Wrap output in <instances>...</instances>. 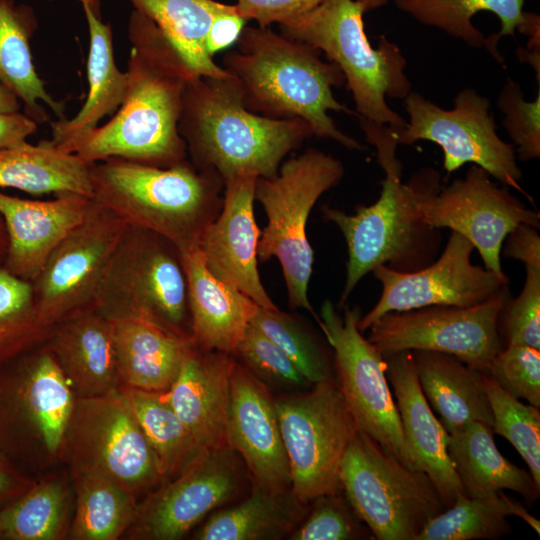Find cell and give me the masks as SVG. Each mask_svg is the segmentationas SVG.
I'll return each mask as SVG.
<instances>
[{"label": "cell", "instance_id": "1", "mask_svg": "<svg viewBox=\"0 0 540 540\" xmlns=\"http://www.w3.org/2000/svg\"><path fill=\"white\" fill-rule=\"evenodd\" d=\"M130 54L123 101L106 124L59 149L87 163L109 158L171 167L187 158L178 123L183 95L196 75L162 31L133 10L128 21Z\"/></svg>", "mask_w": 540, "mask_h": 540}, {"label": "cell", "instance_id": "2", "mask_svg": "<svg viewBox=\"0 0 540 540\" xmlns=\"http://www.w3.org/2000/svg\"><path fill=\"white\" fill-rule=\"evenodd\" d=\"M366 140L377 151L385 177L379 198L359 205L355 213L324 206V218L342 232L348 250L346 280L339 306L356 285L381 265L400 272H413L432 263L441 246L440 229L423 219L422 205L441 189L440 174L425 167L402 180V165L396 158L398 142L389 126L358 117Z\"/></svg>", "mask_w": 540, "mask_h": 540}, {"label": "cell", "instance_id": "3", "mask_svg": "<svg viewBox=\"0 0 540 540\" xmlns=\"http://www.w3.org/2000/svg\"><path fill=\"white\" fill-rule=\"evenodd\" d=\"M318 50L269 27H245L236 49L223 56V68L242 91L245 107L272 119H301L313 136L331 139L350 150H364L337 128L329 111L353 114L333 95L345 84L341 70Z\"/></svg>", "mask_w": 540, "mask_h": 540}, {"label": "cell", "instance_id": "4", "mask_svg": "<svg viewBox=\"0 0 540 540\" xmlns=\"http://www.w3.org/2000/svg\"><path fill=\"white\" fill-rule=\"evenodd\" d=\"M178 129L191 163L224 182L242 173L274 176L287 155L313 136L301 119H272L248 110L231 75L190 78Z\"/></svg>", "mask_w": 540, "mask_h": 540}, {"label": "cell", "instance_id": "5", "mask_svg": "<svg viewBox=\"0 0 540 540\" xmlns=\"http://www.w3.org/2000/svg\"><path fill=\"white\" fill-rule=\"evenodd\" d=\"M93 199L131 227L191 248L219 214L224 181L190 161L157 167L119 158L91 164Z\"/></svg>", "mask_w": 540, "mask_h": 540}, {"label": "cell", "instance_id": "6", "mask_svg": "<svg viewBox=\"0 0 540 540\" xmlns=\"http://www.w3.org/2000/svg\"><path fill=\"white\" fill-rule=\"evenodd\" d=\"M362 6L356 0H324L312 10L281 24L280 34L324 52L344 75L356 116L392 128L406 121L386 98L404 99L411 92L406 58L384 35L374 48L364 30Z\"/></svg>", "mask_w": 540, "mask_h": 540}, {"label": "cell", "instance_id": "7", "mask_svg": "<svg viewBox=\"0 0 540 540\" xmlns=\"http://www.w3.org/2000/svg\"><path fill=\"white\" fill-rule=\"evenodd\" d=\"M342 162L316 148L284 160L272 177H259L255 199L263 207L267 224L260 232L258 260L278 259L285 280L288 304L308 311L322 322L308 299L314 253L306 235L312 208L325 192L343 178Z\"/></svg>", "mask_w": 540, "mask_h": 540}, {"label": "cell", "instance_id": "8", "mask_svg": "<svg viewBox=\"0 0 540 540\" xmlns=\"http://www.w3.org/2000/svg\"><path fill=\"white\" fill-rule=\"evenodd\" d=\"M342 492L378 540H415L447 506L424 471L403 465L358 429L340 465Z\"/></svg>", "mask_w": 540, "mask_h": 540}, {"label": "cell", "instance_id": "9", "mask_svg": "<svg viewBox=\"0 0 540 540\" xmlns=\"http://www.w3.org/2000/svg\"><path fill=\"white\" fill-rule=\"evenodd\" d=\"M109 319L141 317L183 336L189 318L187 280L179 248L150 230L131 227L92 304Z\"/></svg>", "mask_w": 540, "mask_h": 540}, {"label": "cell", "instance_id": "10", "mask_svg": "<svg viewBox=\"0 0 540 540\" xmlns=\"http://www.w3.org/2000/svg\"><path fill=\"white\" fill-rule=\"evenodd\" d=\"M291 489L304 503L342 492L340 465L359 429L335 381L275 399Z\"/></svg>", "mask_w": 540, "mask_h": 540}, {"label": "cell", "instance_id": "11", "mask_svg": "<svg viewBox=\"0 0 540 540\" xmlns=\"http://www.w3.org/2000/svg\"><path fill=\"white\" fill-rule=\"evenodd\" d=\"M358 306L343 315L326 300L320 313L321 331L333 352L335 382L360 430L377 441L403 465L423 471L406 441L383 354L358 328Z\"/></svg>", "mask_w": 540, "mask_h": 540}, {"label": "cell", "instance_id": "12", "mask_svg": "<svg viewBox=\"0 0 540 540\" xmlns=\"http://www.w3.org/2000/svg\"><path fill=\"white\" fill-rule=\"evenodd\" d=\"M404 104L408 122L401 128L390 127L398 144L419 140L433 142L443 150V168L447 175L471 163L533 202L520 184L522 171L514 146L496 132L488 98L473 88H465L455 96L453 108L444 109L411 91L404 98Z\"/></svg>", "mask_w": 540, "mask_h": 540}, {"label": "cell", "instance_id": "13", "mask_svg": "<svg viewBox=\"0 0 540 540\" xmlns=\"http://www.w3.org/2000/svg\"><path fill=\"white\" fill-rule=\"evenodd\" d=\"M64 442L75 472L103 475L134 495L164 482L122 388L75 399Z\"/></svg>", "mask_w": 540, "mask_h": 540}, {"label": "cell", "instance_id": "14", "mask_svg": "<svg viewBox=\"0 0 540 540\" xmlns=\"http://www.w3.org/2000/svg\"><path fill=\"white\" fill-rule=\"evenodd\" d=\"M130 226L94 199L83 219L51 252L31 283L36 311L52 327L92 306Z\"/></svg>", "mask_w": 540, "mask_h": 540}, {"label": "cell", "instance_id": "15", "mask_svg": "<svg viewBox=\"0 0 540 540\" xmlns=\"http://www.w3.org/2000/svg\"><path fill=\"white\" fill-rule=\"evenodd\" d=\"M509 289L469 307L428 306L381 316L368 340L383 354L427 350L453 355L487 373L503 344L497 322Z\"/></svg>", "mask_w": 540, "mask_h": 540}, {"label": "cell", "instance_id": "16", "mask_svg": "<svg viewBox=\"0 0 540 540\" xmlns=\"http://www.w3.org/2000/svg\"><path fill=\"white\" fill-rule=\"evenodd\" d=\"M474 246L451 231L444 250L432 263L413 272L381 265L372 273L382 285L374 307L358 322L364 333L381 316L428 306L469 307L486 302L509 289V277L471 261Z\"/></svg>", "mask_w": 540, "mask_h": 540}, {"label": "cell", "instance_id": "17", "mask_svg": "<svg viewBox=\"0 0 540 540\" xmlns=\"http://www.w3.org/2000/svg\"><path fill=\"white\" fill-rule=\"evenodd\" d=\"M491 178L472 164L462 178L424 201L422 215L429 226L448 228L465 237L486 269L503 274L500 255L506 237L521 224L538 229L540 214Z\"/></svg>", "mask_w": 540, "mask_h": 540}, {"label": "cell", "instance_id": "18", "mask_svg": "<svg viewBox=\"0 0 540 540\" xmlns=\"http://www.w3.org/2000/svg\"><path fill=\"white\" fill-rule=\"evenodd\" d=\"M238 455L228 447L204 450L142 504L130 528L138 538L176 540L229 501L241 486Z\"/></svg>", "mask_w": 540, "mask_h": 540}, {"label": "cell", "instance_id": "19", "mask_svg": "<svg viewBox=\"0 0 540 540\" xmlns=\"http://www.w3.org/2000/svg\"><path fill=\"white\" fill-rule=\"evenodd\" d=\"M258 177L235 175L224 182L222 208L203 232L197 248L208 270L258 306L277 309L258 273L260 229L254 215Z\"/></svg>", "mask_w": 540, "mask_h": 540}, {"label": "cell", "instance_id": "20", "mask_svg": "<svg viewBox=\"0 0 540 540\" xmlns=\"http://www.w3.org/2000/svg\"><path fill=\"white\" fill-rule=\"evenodd\" d=\"M226 446L243 460L253 485L270 491L291 488L275 399L263 381L235 358Z\"/></svg>", "mask_w": 540, "mask_h": 540}, {"label": "cell", "instance_id": "21", "mask_svg": "<svg viewBox=\"0 0 540 540\" xmlns=\"http://www.w3.org/2000/svg\"><path fill=\"white\" fill-rule=\"evenodd\" d=\"M93 198L63 193L52 200L23 199L0 191L8 249L4 269L32 283L56 246L85 218Z\"/></svg>", "mask_w": 540, "mask_h": 540}, {"label": "cell", "instance_id": "22", "mask_svg": "<svg viewBox=\"0 0 540 540\" xmlns=\"http://www.w3.org/2000/svg\"><path fill=\"white\" fill-rule=\"evenodd\" d=\"M234 357L193 343L164 392L169 404L203 449L226 446Z\"/></svg>", "mask_w": 540, "mask_h": 540}, {"label": "cell", "instance_id": "23", "mask_svg": "<svg viewBox=\"0 0 540 540\" xmlns=\"http://www.w3.org/2000/svg\"><path fill=\"white\" fill-rule=\"evenodd\" d=\"M383 356L406 441L448 508L465 494L448 455V433L420 388L412 352Z\"/></svg>", "mask_w": 540, "mask_h": 540}, {"label": "cell", "instance_id": "24", "mask_svg": "<svg viewBox=\"0 0 540 540\" xmlns=\"http://www.w3.org/2000/svg\"><path fill=\"white\" fill-rule=\"evenodd\" d=\"M50 353L78 397L107 394L120 388L113 326L93 306L52 326Z\"/></svg>", "mask_w": 540, "mask_h": 540}, {"label": "cell", "instance_id": "25", "mask_svg": "<svg viewBox=\"0 0 540 540\" xmlns=\"http://www.w3.org/2000/svg\"><path fill=\"white\" fill-rule=\"evenodd\" d=\"M179 250L187 280L192 343L204 350L233 355L258 305L216 278L197 246Z\"/></svg>", "mask_w": 540, "mask_h": 540}, {"label": "cell", "instance_id": "26", "mask_svg": "<svg viewBox=\"0 0 540 540\" xmlns=\"http://www.w3.org/2000/svg\"><path fill=\"white\" fill-rule=\"evenodd\" d=\"M110 320L122 383L148 392L168 391L192 345L190 337L146 318Z\"/></svg>", "mask_w": 540, "mask_h": 540}, {"label": "cell", "instance_id": "27", "mask_svg": "<svg viewBox=\"0 0 540 540\" xmlns=\"http://www.w3.org/2000/svg\"><path fill=\"white\" fill-rule=\"evenodd\" d=\"M525 0H394L418 22L436 27L473 48L485 47L500 64L497 49L503 36L515 37L525 22Z\"/></svg>", "mask_w": 540, "mask_h": 540}, {"label": "cell", "instance_id": "28", "mask_svg": "<svg viewBox=\"0 0 540 540\" xmlns=\"http://www.w3.org/2000/svg\"><path fill=\"white\" fill-rule=\"evenodd\" d=\"M447 451L466 496L484 498L500 491L520 494L531 506L540 487L530 472L508 461L498 450L492 427L468 422L448 434Z\"/></svg>", "mask_w": 540, "mask_h": 540}, {"label": "cell", "instance_id": "29", "mask_svg": "<svg viewBox=\"0 0 540 540\" xmlns=\"http://www.w3.org/2000/svg\"><path fill=\"white\" fill-rule=\"evenodd\" d=\"M411 352L420 388L448 434L472 421L492 427V411L482 384L483 372L450 354Z\"/></svg>", "mask_w": 540, "mask_h": 540}, {"label": "cell", "instance_id": "30", "mask_svg": "<svg viewBox=\"0 0 540 540\" xmlns=\"http://www.w3.org/2000/svg\"><path fill=\"white\" fill-rule=\"evenodd\" d=\"M82 5L89 30V91L84 105L73 118L50 123L51 139L47 142L58 149L96 128L105 116L114 115L126 91V72L120 71L115 63L111 25L102 22L99 0H86Z\"/></svg>", "mask_w": 540, "mask_h": 540}, {"label": "cell", "instance_id": "31", "mask_svg": "<svg viewBox=\"0 0 540 540\" xmlns=\"http://www.w3.org/2000/svg\"><path fill=\"white\" fill-rule=\"evenodd\" d=\"M37 28L32 7L0 0V83L23 103L25 115L44 124L49 114L42 103L59 119L66 117L64 103L49 94L33 63L30 40Z\"/></svg>", "mask_w": 540, "mask_h": 540}, {"label": "cell", "instance_id": "32", "mask_svg": "<svg viewBox=\"0 0 540 540\" xmlns=\"http://www.w3.org/2000/svg\"><path fill=\"white\" fill-rule=\"evenodd\" d=\"M0 188L32 195L76 193L93 198L91 164L42 140L0 148Z\"/></svg>", "mask_w": 540, "mask_h": 540}, {"label": "cell", "instance_id": "33", "mask_svg": "<svg viewBox=\"0 0 540 540\" xmlns=\"http://www.w3.org/2000/svg\"><path fill=\"white\" fill-rule=\"evenodd\" d=\"M291 488L270 491L253 485L236 506L213 513L195 534L198 540H278L289 536L309 512Z\"/></svg>", "mask_w": 540, "mask_h": 540}, {"label": "cell", "instance_id": "34", "mask_svg": "<svg viewBox=\"0 0 540 540\" xmlns=\"http://www.w3.org/2000/svg\"><path fill=\"white\" fill-rule=\"evenodd\" d=\"M162 31L198 76L224 78L230 74L206 49L214 16L230 5L215 0H127Z\"/></svg>", "mask_w": 540, "mask_h": 540}, {"label": "cell", "instance_id": "35", "mask_svg": "<svg viewBox=\"0 0 540 540\" xmlns=\"http://www.w3.org/2000/svg\"><path fill=\"white\" fill-rule=\"evenodd\" d=\"M508 516H517L540 533V521L504 491L474 498L460 494L455 502L430 519L415 540L499 539L511 532Z\"/></svg>", "mask_w": 540, "mask_h": 540}, {"label": "cell", "instance_id": "36", "mask_svg": "<svg viewBox=\"0 0 540 540\" xmlns=\"http://www.w3.org/2000/svg\"><path fill=\"white\" fill-rule=\"evenodd\" d=\"M122 389L155 454L164 481L175 478L206 450L196 442L164 393Z\"/></svg>", "mask_w": 540, "mask_h": 540}, {"label": "cell", "instance_id": "37", "mask_svg": "<svg viewBox=\"0 0 540 540\" xmlns=\"http://www.w3.org/2000/svg\"><path fill=\"white\" fill-rule=\"evenodd\" d=\"M77 502L71 536L77 540H115L137 514L134 494L111 479L76 472Z\"/></svg>", "mask_w": 540, "mask_h": 540}, {"label": "cell", "instance_id": "38", "mask_svg": "<svg viewBox=\"0 0 540 540\" xmlns=\"http://www.w3.org/2000/svg\"><path fill=\"white\" fill-rule=\"evenodd\" d=\"M68 493L60 481L40 483L0 510V539L54 540L62 535Z\"/></svg>", "mask_w": 540, "mask_h": 540}, {"label": "cell", "instance_id": "39", "mask_svg": "<svg viewBox=\"0 0 540 540\" xmlns=\"http://www.w3.org/2000/svg\"><path fill=\"white\" fill-rule=\"evenodd\" d=\"M251 324L288 356L310 385L335 381L333 352L299 318L258 306Z\"/></svg>", "mask_w": 540, "mask_h": 540}, {"label": "cell", "instance_id": "40", "mask_svg": "<svg viewBox=\"0 0 540 540\" xmlns=\"http://www.w3.org/2000/svg\"><path fill=\"white\" fill-rule=\"evenodd\" d=\"M36 311L33 287L0 269V368L22 357L49 336Z\"/></svg>", "mask_w": 540, "mask_h": 540}, {"label": "cell", "instance_id": "41", "mask_svg": "<svg viewBox=\"0 0 540 540\" xmlns=\"http://www.w3.org/2000/svg\"><path fill=\"white\" fill-rule=\"evenodd\" d=\"M482 384L492 411L494 434L504 437L512 444L540 487L539 408L523 404L512 397L485 373H482Z\"/></svg>", "mask_w": 540, "mask_h": 540}, {"label": "cell", "instance_id": "42", "mask_svg": "<svg viewBox=\"0 0 540 540\" xmlns=\"http://www.w3.org/2000/svg\"><path fill=\"white\" fill-rule=\"evenodd\" d=\"M304 520L289 535L291 540L375 539L347 498L340 493L324 494L313 501Z\"/></svg>", "mask_w": 540, "mask_h": 540}, {"label": "cell", "instance_id": "43", "mask_svg": "<svg viewBox=\"0 0 540 540\" xmlns=\"http://www.w3.org/2000/svg\"><path fill=\"white\" fill-rule=\"evenodd\" d=\"M524 286L515 298L504 303L497 322L503 344L540 349V266H525Z\"/></svg>", "mask_w": 540, "mask_h": 540}, {"label": "cell", "instance_id": "44", "mask_svg": "<svg viewBox=\"0 0 540 540\" xmlns=\"http://www.w3.org/2000/svg\"><path fill=\"white\" fill-rule=\"evenodd\" d=\"M497 105L503 114L502 124L522 161L540 157V90L533 101L524 98L520 84L508 80L502 87Z\"/></svg>", "mask_w": 540, "mask_h": 540}, {"label": "cell", "instance_id": "45", "mask_svg": "<svg viewBox=\"0 0 540 540\" xmlns=\"http://www.w3.org/2000/svg\"><path fill=\"white\" fill-rule=\"evenodd\" d=\"M486 374L512 397L540 407V349L506 345L492 359Z\"/></svg>", "mask_w": 540, "mask_h": 540}, {"label": "cell", "instance_id": "46", "mask_svg": "<svg viewBox=\"0 0 540 540\" xmlns=\"http://www.w3.org/2000/svg\"><path fill=\"white\" fill-rule=\"evenodd\" d=\"M232 356L261 380L293 386L309 385L288 356L251 323Z\"/></svg>", "mask_w": 540, "mask_h": 540}, {"label": "cell", "instance_id": "47", "mask_svg": "<svg viewBox=\"0 0 540 540\" xmlns=\"http://www.w3.org/2000/svg\"><path fill=\"white\" fill-rule=\"evenodd\" d=\"M324 0H237L238 12L247 20H255L260 27L302 15L317 7Z\"/></svg>", "mask_w": 540, "mask_h": 540}, {"label": "cell", "instance_id": "48", "mask_svg": "<svg viewBox=\"0 0 540 540\" xmlns=\"http://www.w3.org/2000/svg\"><path fill=\"white\" fill-rule=\"evenodd\" d=\"M247 21L240 15L236 5H230L227 10L216 14L206 37L208 54L213 58L216 53L236 44Z\"/></svg>", "mask_w": 540, "mask_h": 540}, {"label": "cell", "instance_id": "49", "mask_svg": "<svg viewBox=\"0 0 540 540\" xmlns=\"http://www.w3.org/2000/svg\"><path fill=\"white\" fill-rule=\"evenodd\" d=\"M501 252L524 266H540V236L537 229L521 224L506 237Z\"/></svg>", "mask_w": 540, "mask_h": 540}, {"label": "cell", "instance_id": "50", "mask_svg": "<svg viewBox=\"0 0 540 540\" xmlns=\"http://www.w3.org/2000/svg\"><path fill=\"white\" fill-rule=\"evenodd\" d=\"M38 124L25 114L0 113V148L13 146L33 135Z\"/></svg>", "mask_w": 540, "mask_h": 540}, {"label": "cell", "instance_id": "51", "mask_svg": "<svg viewBox=\"0 0 540 540\" xmlns=\"http://www.w3.org/2000/svg\"><path fill=\"white\" fill-rule=\"evenodd\" d=\"M26 487L28 483L0 459V503L23 494L28 490Z\"/></svg>", "mask_w": 540, "mask_h": 540}, {"label": "cell", "instance_id": "52", "mask_svg": "<svg viewBox=\"0 0 540 540\" xmlns=\"http://www.w3.org/2000/svg\"><path fill=\"white\" fill-rule=\"evenodd\" d=\"M19 109L18 97L0 83V113H15Z\"/></svg>", "mask_w": 540, "mask_h": 540}, {"label": "cell", "instance_id": "53", "mask_svg": "<svg viewBox=\"0 0 540 540\" xmlns=\"http://www.w3.org/2000/svg\"><path fill=\"white\" fill-rule=\"evenodd\" d=\"M8 249V237L4 220L0 214V269L4 267Z\"/></svg>", "mask_w": 540, "mask_h": 540}, {"label": "cell", "instance_id": "54", "mask_svg": "<svg viewBox=\"0 0 540 540\" xmlns=\"http://www.w3.org/2000/svg\"><path fill=\"white\" fill-rule=\"evenodd\" d=\"M363 8L364 12L373 10L387 4L390 0H356Z\"/></svg>", "mask_w": 540, "mask_h": 540}, {"label": "cell", "instance_id": "55", "mask_svg": "<svg viewBox=\"0 0 540 540\" xmlns=\"http://www.w3.org/2000/svg\"><path fill=\"white\" fill-rule=\"evenodd\" d=\"M48 1H53V0H48ZM78 1L82 4V3L85 2L86 0H78Z\"/></svg>", "mask_w": 540, "mask_h": 540}]
</instances>
